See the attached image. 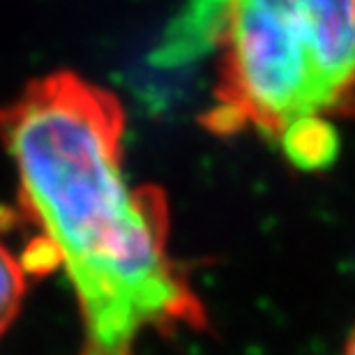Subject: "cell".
<instances>
[{
	"label": "cell",
	"instance_id": "obj_1",
	"mask_svg": "<svg viewBox=\"0 0 355 355\" xmlns=\"http://www.w3.org/2000/svg\"><path fill=\"white\" fill-rule=\"evenodd\" d=\"M123 132L118 99L72 72L28 83L0 109L21 212L79 304V355H141L146 337L205 325L203 304L168 252L164 196L127 180Z\"/></svg>",
	"mask_w": 355,
	"mask_h": 355
},
{
	"label": "cell",
	"instance_id": "obj_2",
	"mask_svg": "<svg viewBox=\"0 0 355 355\" xmlns=\"http://www.w3.org/2000/svg\"><path fill=\"white\" fill-rule=\"evenodd\" d=\"M229 26L328 111L355 99V0H231Z\"/></svg>",
	"mask_w": 355,
	"mask_h": 355
},
{
	"label": "cell",
	"instance_id": "obj_3",
	"mask_svg": "<svg viewBox=\"0 0 355 355\" xmlns=\"http://www.w3.org/2000/svg\"><path fill=\"white\" fill-rule=\"evenodd\" d=\"M231 0H187L182 14L168 28L155 60L171 67L196 58L215 40H222Z\"/></svg>",
	"mask_w": 355,
	"mask_h": 355
},
{
	"label": "cell",
	"instance_id": "obj_4",
	"mask_svg": "<svg viewBox=\"0 0 355 355\" xmlns=\"http://www.w3.org/2000/svg\"><path fill=\"white\" fill-rule=\"evenodd\" d=\"M282 148L297 168L316 171L335 159L337 132L328 120L307 118L293 123L282 134Z\"/></svg>",
	"mask_w": 355,
	"mask_h": 355
},
{
	"label": "cell",
	"instance_id": "obj_5",
	"mask_svg": "<svg viewBox=\"0 0 355 355\" xmlns=\"http://www.w3.org/2000/svg\"><path fill=\"white\" fill-rule=\"evenodd\" d=\"M28 288L24 261H19L0 240V337L17 321Z\"/></svg>",
	"mask_w": 355,
	"mask_h": 355
},
{
	"label": "cell",
	"instance_id": "obj_6",
	"mask_svg": "<svg viewBox=\"0 0 355 355\" xmlns=\"http://www.w3.org/2000/svg\"><path fill=\"white\" fill-rule=\"evenodd\" d=\"M344 355H355V330L351 332L349 342H346V351H344Z\"/></svg>",
	"mask_w": 355,
	"mask_h": 355
}]
</instances>
